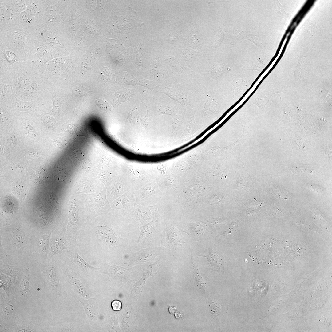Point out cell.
Segmentation results:
<instances>
[{
    "mask_svg": "<svg viewBox=\"0 0 332 332\" xmlns=\"http://www.w3.org/2000/svg\"><path fill=\"white\" fill-rule=\"evenodd\" d=\"M13 69V78L11 86L17 98L34 80L43 78L33 65L31 64L18 65Z\"/></svg>",
    "mask_w": 332,
    "mask_h": 332,
    "instance_id": "cell-1",
    "label": "cell"
},
{
    "mask_svg": "<svg viewBox=\"0 0 332 332\" xmlns=\"http://www.w3.org/2000/svg\"><path fill=\"white\" fill-rule=\"evenodd\" d=\"M107 1L76 0L81 16L97 18L105 21V8Z\"/></svg>",
    "mask_w": 332,
    "mask_h": 332,
    "instance_id": "cell-2",
    "label": "cell"
},
{
    "mask_svg": "<svg viewBox=\"0 0 332 332\" xmlns=\"http://www.w3.org/2000/svg\"><path fill=\"white\" fill-rule=\"evenodd\" d=\"M53 103L51 94L48 90H45L36 100L25 102L17 99L14 108L23 112L38 113Z\"/></svg>",
    "mask_w": 332,
    "mask_h": 332,
    "instance_id": "cell-3",
    "label": "cell"
},
{
    "mask_svg": "<svg viewBox=\"0 0 332 332\" xmlns=\"http://www.w3.org/2000/svg\"><path fill=\"white\" fill-rule=\"evenodd\" d=\"M50 85L44 77L36 79L29 85L17 98L25 102L34 101L45 90H47Z\"/></svg>",
    "mask_w": 332,
    "mask_h": 332,
    "instance_id": "cell-4",
    "label": "cell"
},
{
    "mask_svg": "<svg viewBox=\"0 0 332 332\" xmlns=\"http://www.w3.org/2000/svg\"><path fill=\"white\" fill-rule=\"evenodd\" d=\"M66 29L69 41L73 44L77 33L80 30L81 15L77 4L76 0H73L69 10Z\"/></svg>",
    "mask_w": 332,
    "mask_h": 332,
    "instance_id": "cell-5",
    "label": "cell"
},
{
    "mask_svg": "<svg viewBox=\"0 0 332 332\" xmlns=\"http://www.w3.org/2000/svg\"><path fill=\"white\" fill-rule=\"evenodd\" d=\"M105 22L96 18L81 16L80 29L84 33L93 35L96 39H99L104 34Z\"/></svg>",
    "mask_w": 332,
    "mask_h": 332,
    "instance_id": "cell-6",
    "label": "cell"
},
{
    "mask_svg": "<svg viewBox=\"0 0 332 332\" xmlns=\"http://www.w3.org/2000/svg\"><path fill=\"white\" fill-rule=\"evenodd\" d=\"M95 40L93 35L85 33L80 29L75 35L71 51L73 53L85 52Z\"/></svg>",
    "mask_w": 332,
    "mask_h": 332,
    "instance_id": "cell-7",
    "label": "cell"
},
{
    "mask_svg": "<svg viewBox=\"0 0 332 332\" xmlns=\"http://www.w3.org/2000/svg\"><path fill=\"white\" fill-rule=\"evenodd\" d=\"M76 298L83 306L91 324L93 326H97L100 320V317L97 310L96 299L90 298L85 299L79 296H76Z\"/></svg>",
    "mask_w": 332,
    "mask_h": 332,
    "instance_id": "cell-8",
    "label": "cell"
},
{
    "mask_svg": "<svg viewBox=\"0 0 332 332\" xmlns=\"http://www.w3.org/2000/svg\"><path fill=\"white\" fill-rule=\"evenodd\" d=\"M164 240L168 246L174 248L179 247L185 243L180 232L171 225H168L166 228Z\"/></svg>",
    "mask_w": 332,
    "mask_h": 332,
    "instance_id": "cell-9",
    "label": "cell"
},
{
    "mask_svg": "<svg viewBox=\"0 0 332 332\" xmlns=\"http://www.w3.org/2000/svg\"><path fill=\"white\" fill-rule=\"evenodd\" d=\"M0 103L6 105L14 107L17 98L16 97L11 85L0 83Z\"/></svg>",
    "mask_w": 332,
    "mask_h": 332,
    "instance_id": "cell-10",
    "label": "cell"
},
{
    "mask_svg": "<svg viewBox=\"0 0 332 332\" xmlns=\"http://www.w3.org/2000/svg\"><path fill=\"white\" fill-rule=\"evenodd\" d=\"M287 136L293 150L295 151H304L309 146L310 142L302 139L287 128H284Z\"/></svg>",
    "mask_w": 332,
    "mask_h": 332,
    "instance_id": "cell-11",
    "label": "cell"
},
{
    "mask_svg": "<svg viewBox=\"0 0 332 332\" xmlns=\"http://www.w3.org/2000/svg\"><path fill=\"white\" fill-rule=\"evenodd\" d=\"M73 260L76 268L84 275H88L89 273L100 270V268L95 267L87 263L77 251L74 254Z\"/></svg>",
    "mask_w": 332,
    "mask_h": 332,
    "instance_id": "cell-12",
    "label": "cell"
},
{
    "mask_svg": "<svg viewBox=\"0 0 332 332\" xmlns=\"http://www.w3.org/2000/svg\"><path fill=\"white\" fill-rule=\"evenodd\" d=\"M97 233L98 235L106 242L114 244L117 242V238L114 231L105 225L98 226Z\"/></svg>",
    "mask_w": 332,
    "mask_h": 332,
    "instance_id": "cell-13",
    "label": "cell"
},
{
    "mask_svg": "<svg viewBox=\"0 0 332 332\" xmlns=\"http://www.w3.org/2000/svg\"><path fill=\"white\" fill-rule=\"evenodd\" d=\"M13 74L14 69L6 63L2 61L0 68V83L11 85Z\"/></svg>",
    "mask_w": 332,
    "mask_h": 332,
    "instance_id": "cell-14",
    "label": "cell"
},
{
    "mask_svg": "<svg viewBox=\"0 0 332 332\" xmlns=\"http://www.w3.org/2000/svg\"><path fill=\"white\" fill-rule=\"evenodd\" d=\"M199 256L206 258L211 267L214 269L219 271H222L223 269V264L222 259L218 254L213 250L210 249L208 255Z\"/></svg>",
    "mask_w": 332,
    "mask_h": 332,
    "instance_id": "cell-15",
    "label": "cell"
},
{
    "mask_svg": "<svg viewBox=\"0 0 332 332\" xmlns=\"http://www.w3.org/2000/svg\"><path fill=\"white\" fill-rule=\"evenodd\" d=\"M160 249L158 248L143 249L132 254L131 257L136 260H142L150 259L159 254Z\"/></svg>",
    "mask_w": 332,
    "mask_h": 332,
    "instance_id": "cell-16",
    "label": "cell"
},
{
    "mask_svg": "<svg viewBox=\"0 0 332 332\" xmlns=\"http://www.w3.org/2000/svg\"><path fill=\"white\" fill-rule=\"evenodd\" d=\"M188 234L199 239L204 238L208 233L205 228L200 223L194 224L188 226Z\"/></svg>",
    "mask_w": 332,
    "mask_h": 332,
    "instance_id": "cell-17",
    "label": "cell"
},
{
    "mask_svg": "<svg viewBox=\"0 0 332 332\" xmlns=\"http://www.w3.org/2000/svg\"><path fill=\"white\" fill-rule=\"evenodd\" d=\"M155 222L153 221L150 223L141 227L140 235L137 242L140 243L145 240L152 234L155 229Z\"/></svg>",
    "mask_w": 332,
    "mask_h": 332,
    "instance_id": "cell-18",
    "label": "cell"
},
{
    "mask_svg": "<svg viewBox=\"0 0 332 332\" xmlns=\"http://www.w3.org/2000/svg\"><path fill=\"white\" fill-rule=\"evenodd\" d=\"M66 249L64 241L60 239H56L51 244L48 256L50 258L56 254H60L63 250Z\"/></svg>",
    "mask_w": 332,
    "mask_h": 332,
    "instance_id": "cell-19",
    "label": "cell"
},
{
    "mask_svg": "<svg viewBox=\"0 0 332 332\" xmlns=\"http://www.w3.org/2000/svg\"><path fill=\"white\" fill-rule=\"evenodd\" d=\"M79 214L75 204L73 202L69 208V223L67 227L75 226L78 222Z\"/></svg>",
    "mask_w": 332,
    "mask_h": 332,
    "instance_id": "cell-20",
    "label": "cell"
},
{
    "mask_svg": "<svg viewBox=\"0 0 332 332\" xmlns=\"http://www.w3.org/2000/svg\"><path fill=\"white\" fill-rule=\"evenodd\" d=\"M44 273L48 281L51 283V286L54 289L58 288V283L57 282L55 269L53 267L47 268L44 270Z\"/></svg>",
    "mask_w": 332,
    "mask_h": 332,
    "instance_id": "cell-21",
    "label": "cell"
},
{
    "mask_svg": "<svg viewBox=\"0 0 332 332\" xmlns=\"http://www.w3.org/2000/svg\"><path fill=\"white\" fill-rule=\"evenodd\" d=\"M51 233L43 234L39 241V246L41 253L46 255L50 246V237Z\"/></svg>",
    "mask_w": 332,
    "mask_h": 332,
    "instance_id": "cell-22",
    "label": "cell"
},
{
    "mask_svg": "<svg viewBox=\"0 0 332 332\" xmlns=\"http://www.w3.org/2000/svg\"><path fill=\"white\" fill-rule=\"evenodd\" d=\"M233 85L235 89V96L242 95L247 89V84L246 81L243 79L237 80Z\"/></svg>",
    "mask_w": 332,
    "mask_h": 332,
    "instance_id": "cell-23",
    "label": "cell"
},
{
    "mask_svg": "<svg viewBox=\"0 0 332 332\" xmlns=\"http://www.w3.org/2000/svg\"><path fill=\"white\" fill-rule=\"evenodd\" d=\"M222 306L219 302L212 301L209 304V308L211 313L216 317H219L222 315Z\"/></svg>",
    "mask_w": 332,
    "mask_h": 332,
    "instance_id": "cell-24",
    "label": "cell"
},
{
    "mask_svg": "<svg viewBox=\"0 0 332 332\" xmlns=\"http://www.w3.org/2000/svg\"><path fill=\"white\" fill-rule=\"evenodd\" d=\"M11 234L13 240L14 242L13 243H15V245L21 246L23 245L24 239L21 231L15 230L11 231Z\"/></svg>",
    "mask_w": 332,
    "mask_h": 332,
    "instance_id": "cell-25",
    "label": "cell"
},
{
    "mask_svg": "<svg viewBox=\"0 0 332 332\" xmlns=\"http://www.w3.org/2000/svg\"><path fill=\"white\" fill-rule=\"evenodd\" d=\"M238 227V224L237 223L233 222L230 224L227 230L219 236L221 235L223 237L231 235L233 231L236 229Z\"/></svg>",
    "mask_w": 332,
    "mask_h": 332,
    "instance_id": "cell-26",
    "label": "cell"
},
{
    "mask_svg": "<svg viewBox=\"0 0 332 332\" xmlns=\"http://www.w3.org/2000/svg\"><path fill=\"white\" fill-rule=\"evenodd\" d=\"M265 204V202L259 201L257 199L253 198L250 200L247 205L249 207L258 208L264 205Z\"/></svg>",
    "mask_w": 332,
    "mask_h": 332,
    "instance_id": "cell-27",
    "label": "cell"
},
{
    "mask_svg": "<svg viewBox=\"0 0 332 332\" xmlns=\"http://www.w3.org/2000/svg\"><path fill=\"white\" fill-rule=\"evenodd\" d=\"M14 191L15 193L19 198L23 199L25 195V191L23 187L18 186L15 187Z\"/></svg>",
    "mask_w": 332,
    "mask_h": 332,
    "instance_id": "cell-28",
    "label": "cell"
},
{
    "mask_svg": "<svg viewBox=\"0 0 332 332\" xmlns=\"http://www.w3.org/2000/svg\"><path fill=\"white\" fill-rule=\"evenodd\" d=\"M111 306L113 310L118 311L121 310L122 308V304L120 301L115 300L112 302Z\"/></svg>",
    "mask_w": 332,
    "mask_h": 332,
    "instance_id": "cell-29",
    "label": "cell"
},
{
    "mask_svg": "<svg viewBox=\"0 0 332 332\" xmlns=\"http://www.w3.org/2000/svg\"><path fill=\"white\" fill-rule=\"evenodd\" d=\"M276 193L280 197L285 199H290V196L287 191L284 190H276Z\"/></svg>",
    "mask_w": 332,
    "mask_h": 332,
    "instance_id": "cell-30",
    "label": "cell"
},
{
    "mask_svg": "<svg viewBox=\"0 0 332 332\" xmlns=\"http://www.w3.org/2000/svg\"><path fill=\"white\" fill-rule=\"evenodd\" d=\"M208 222L210 225L213 227H216L220 224L224 223L223 220L219 219H211Z\"/></svg>",
    "mask_w": 332,
    "mask_h": 332,
    "instance_id": "cell-31",
    "label": "cell"
},
{
    "mask_svg": "<svg viewBox=\"0 0 332 332\" xmlns=\"http://www.w3.org/2000/svg\"><path fill=\"white\" fill-rule=\"evenodd\" d=\"M245 184L246 182L245 180L244 179H239L238 180L236 183V187L238 188H243L245 187Z\"/></svg>",
    "mask_w": 332,
    "mask_h": 332,
    "instance_id": "cell-32",
    "label": "cell"
},
{
    "mask_svg": "<svg viewBox=\"0 0 332 332\" xmlns=\"http://www.w3.org/2000/svg\"><path fill=\"white\" fill-rule=\"evenodd\" d=\"M184 313L183 311H177L174 313L175 318L177 319H181L184 316Z\"/></svg>",
    "mask_w": 332,
    "mask_h": 332,
    "instance_id": "cell-33",
    "label": "cell"
},
{
    "mask_svg": "<svg viewBox=\"0 0 332 332\" xmlns=\"http://www.w3.org/2000/svg\"><path fill=\"white\" fill-rule=\"evenodd\" d=\"M10 142L12 146H14L16 145L17 143V139L14 135H12L10 137Z\"/></svg>",
    "mask_w": 332,
    "mask_h": 332,
    "instance_id": "cell-34",
    "label": "cell"
},
{
    "mask_svg": "<svg viewBox=\"0 0 332 332\" xmlns=\"http://www.w3.org/2000/svg\"><path fill=\"white\" fill-rule=\"evenodd\" d=\"M168 311L170 314H174L176 311V308L175 307L170 306L168 308Z\"/></svg>",
    "mask_w": 332,
    "mask_h": 332,
    "instance_id": "cell-35",
    "label": "cell"
},
{
    "mask_svg": "<svg viewBox=\"0 0 332 332\" xmlns=\"http://www.w3.org/2000/svg\"><path fill=\"white\" fill-rule=\"evenodd\" d=\"M169 36L170 39L173 42H174L176 41L177 40V37H176L174 35L170 34Z\"/></svg>",
    "mask_w": 332,
    "mask_h": 332,
    "instance_id": "cell-36",
    "label": "cell"
}]
</instances>
